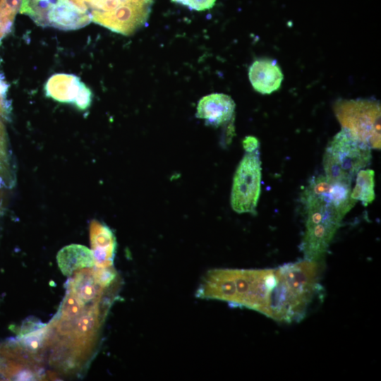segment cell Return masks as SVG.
<instances>
[{
	"label": "cell",
	"instance_id": "3957f363",
	"mask_svg": "<svg viewBox=\"0 0 381 381\" xmlns=\"http://www.w3.org/2000/svg\"><path fill=\"white\" fill-rule=\"evenodd\" d=\"M370 149L342 128L326 147L322 159L325 176L332 181L351 184L357 173L370 162Z\"/></svg>",
	"mask_w": 381,
	"mask_h": 381
},
{
	"label": "cell",
	"instance_id": "2e32d148",
	"mask_svg": "<svg viewBox=\"0 0 381 381\" xmlns=\"http://www.w3.org/2000/svg\"><path fill=\"white\" fill-rule=\"evenodd\" d=\"M50 325H44L33 331L19 334L18 343L32 356L41 353L49 345Z\"/></svg>",
	"mask_w": 381,
	"mask_h": 381
},
{
	"label": "cell",
	"instance_id": "603a6c76",
	"mask_svg": "<svg viewBox=\"0 0 381 381\" xmlns=\"http://www.w3.org/2000/svg\"><path fill=\"white\" fill-rule=\"evenodd\" d=\"M8 90V85L3 80L2 76L0 75V99L4 100L5 96Z\"/></svg>",
	"mask_w": 381,
	"mask_h": 381
},
{
	"label": "cell",
	"instance_id": "8992f818",
	"mask_svg": "<svg viewBox=\"0 0 381 381\" xmlns=\"http://www.w3.org/2000/svg\"><path fill=\"white\" fill-rule=\"evenodd\" d=\"M154 0H124L107 13H91L92 21L124 35L133 33L148 19Z\"/></svg>",
	"mask_w": 381,
	"mask_h": 381
},
{
	"label": "cell",
	"instance_id": "e0dca14e",
	"mask_svg": "<svg viewBox=\"0 0 381 381\" xmlns=\"http://www.w3.org/2000/svg\"><path fill=\"white\" fill-rule=\"evenodd\" d=\"M6 104L0 99V184L10 182L11 179L7 135L1 118L7 113Z\"/></svg>",
	"mask_w": 381,
	"mask_h": 381
},
{
	"label": "cell",
	"instance_id": "7c38bea8",
	"mask_svg": "<svg viewBox=\"0 0 381 381\" xmlns=\"http://www.w3.org/2000/svg\"><path fill=\"white\" fill-rule=\"evenodd\" d=\"M83 85L80 78L75 75L57 73L47 80L44 90L47 97L73 104Z\"/></svg>",
	"mask_w": 381,
	"mask_h": 381
},
{
	"label": "cell",
	"instance_id": "9c48e42d",
	"mask_svg": "<svg viewBox=\"0 0 381 381\" xmlns=\"http://www.w3.org/2000/svg\"><path fill=\"white\" fill-rule=\"evenodd\" d=\"M236 104L232 98L223 93H212L200 99L196 117L204 119L207 125L222 126L232 118Z\"/></svg>",
	"mask_w": 381,
	"mask_h": 381
},
{
	"label": "cell",
	"instance_id": "ffe728a7",
	"mask_svg": "<svg viewBox=\"0 0 381 381\" xmlns=\"http://www.w3.org/2000/svg\"><path fill=\"white\" fill-rule=\"evenodd\" d=\"M174 3H177L188 7L191 10L205 11L210 9L213 7L216 0H171Z\"/></svg>",
	"mask_w": 381,
	"mask_h": 381
},
{
	"label": "cell",
	"instance_id": "277c9868",
	"mask_svg": "<svg viewBox=\"0 0 381 381\" xmlns=\"http://www.w3.org/2000/svg\"><path fill=\"white\" fill-rule=\"evenodd\" d=\"M335 115L342 128L369 147L380 149V105L372 100H344L335 104Z\"/></svg>",
	"mask_w": 381,
	"mask_h": 381
},
{
	"label": "cell",
	"instance_id": "7a4b0ae2",
	"mask_svg": "<svg viewBox=\"0 0 381 381\" xmlns=\"http://www.w3.org/2000/svg\"><path fill=\"white\" fill-rule=\"evenodd\" d=\"M301 201L306 222L301 250L304 259L320 262L345 216L330 204L303 193Z\"/></svg>",
	"mask_w": 381,
	"mask_h": 381
},
{
	"label": "cell",
	"instance_id": "ac0fdd59",
	"mask_svg": "<svg viewBox=\"0 0 381 381\" xmlns=\"http://www.w3.org/2000/svg\"><path fill=\"white\" fill-rule=\"evenodd\" d=\"M85 306L73 291L68 289L56 317L64 320L74 319L83 312Z\"/></svg>",
	"mask_w": 381,
	"mask_h": 381
},
{
	"label": "cell",
	"instance_id": "44dd1931",
	"mask_svg": "<svg viewBox=\"0 0 381 381\" xmlns=\"http://www.w3.org/2000/svg\"><path fill=\"white\" fill-rule=\"evenodd\" d=\"M92 99V93L90 88L84 84L73 104L79 110H85L90 106Z\"/></svg>",
	"mask_w": 381,
	"mask_h": 381
},
{
	"label": "cell",
	"instance_id": "6da1fadb",
	"mask_svg": "<svg viewBox=\"0 0 381 381\" xmlns=\"http://www.w3.org/2000/svg\"><path fill=\"white\" fill-rule=\"evenodd\" d=\"M275 270L277 281L266 316L281 322H299L322 291L320 262L304 259Z\"/></svg>",
	"mask_w": 381,
	"mask_h": 381
},
{
	"label": "cell",
	"instance_id": "5bb4252c",
	"mask_svg": "<svg viewBox=\"0 0 381 381\" xmlns=\"http://www.w3.org/2000/svg\"><path fill=\"white\" fill-rule=\"evenodd\" d=\"M68 281V289L73 291L85 305L101 301L104 289L99 286L92 274V267L75 272Z\"/></svg>",
	"mask_w": 381,
	"mask_h": 381
},
{
	"label": "cell",
	"instance_id": "8fae6325",
	"mask_svg": "<svg viewBox=\"0 0 381 381\" xmlns=\"http://www.w3.org/2000/svg\"><path fill=\"white\" fill-rule=\"evenodd\" d=\"M248 78L254 90L261 94L269 95L280 87L284 75L274 61L265 59L252 64Z\"/></svg>",
	"mask_w": 381,
	"mask_h": 381
},
{
	"label": "cell",
	"instance_id": "30bf717a",
	"mask_svg": "<svg viewBox=\"0 0 381 381\" xmlns=\"http://www.w3.org/2000/svg\"><path fill=\"white\" fill-rule=\"evenodd\" d=\"M91 250L95 266H113L116 248V237L110 228L97 220H92L89 227Z\"/></svg>",
	"mask_w": 381,
	"mask_h": 381
},
{
	"label": "cell",
	"instance_id": "5b68a950",
	"mask_svg": "<svg viewBox=\"0 0 381 381\" xmlns=\"http://www.w3.org/2000/svg\"><path fill=\"white\" fill-rule=\"evenodd\" d=\"M262 167L260 152H246L235 172L231 205L237 213H255L260 195Z\"/></svg>",
	"mask_w": 381,
	"mask_h": 381
},
{
	"label": "cell",
	"instance_id": "d6986e66",
	"mask_svg": "<svg viewBox=\"0 0 381 381\" xmlns=\"http://www.w3.org/2000/svg\"><path fill=\"white\" fill-rule=\"evenodd\" d=\"M92 274L96 283L103 289L109 288L116 277L113 266L108 267H92Z\"/></svg>",
	"mask_w": 381,
	"mask_h": 381
},
{
	"label": "cell",
	"instance_id": "4fadbf2b",
	"mask_svg": "<svg viewBox=\"0 0 381 381\" xmlns=\"http://www.w3.org/2000/svg\"><path fill=\"white\" fill-rule=\"evenodd\" d=\"M56 261L61 272L67 277L78 270L95 266L92 250L80 244H71L61 248L56 255Z\"/></svg>",
	"mask_w": 381,
	"mask_h": 381
},
{
	"label": "cell",
	"instance_id": "9a60e30c",
	"mask_svg": "<svg viewBox=\"0 0 381 381\" xmlns=\"http://www.w3.org/2000/svg\"><path fill=\"white\" fill-rule=\"evenodd\" d=\"M356 175V185L351 192V197L366 207L375 198V171L370 169H361Z\"/></svg>",
	"mask_w": 381,
	"mask_h": 381
},
{
	"label": "cell",
	"instance_id": "cb8c5ba5",
	"mask_svg": "<svg viewBox=\"0 0 381 381\" xmlns=\"http://www.w3.org/2000/svg\"><path fill=\"white\" fill-rule=\"evenodd\" d=\"M69 1H71L72 3H73L75 6H77L78 7L81 8L82 10L90 12L87 7V6L85 5V2L83 1V0H69Z\"/></svg>",
	"mask_w": 381,
	"mask_h": 381
},
{
	"label": "cell",
	"instance_id": "ba28073f",
	"mask_svg": "<svg viewBox=\"0 0 381 381\" xmlns=\"http://www.w3.org/2000/svg\"><path fill=\"white\" fill-rule=\"evenodd\" d=\"M196 296L216 299L235 306L236 289L233 269H215L208 271L202 279Z\"/></svg>",
	"mask_w": 381,
	"mask_h": 381
},
{
	"label": "cell",
	"instance_id": "d4e9b609",
	"mask_svg": "<svg viewBox=\"0 0 381 381\" xmlns=\"http://www.w3.org/2000/svg\"><path fill=\"white\" fill-rule=\"evenodd\" d=\"M2 362L0 360V373L1 372V368H2Z\"/></svg>",
	"mask_w": 381,
	"mask_h": 381
},
{
	"label": "cell",
	"instance_id": "52a82bcc",
	"mask_svg": "<svg viewBox=\"0 0 381 381\" xmlns=\"http://www.w3.org/2000/svg\"><path fill=\"white\" fill-rule=\"evenodd\" d=\"M351 185L318 175L310 180L303 193L332 205L346 216L356 203V200L351 197Z\"/></svg>",
	"mask_w": 381,
	"mask_h": 381
},
{
	"label": "cell",
	"instance_id": "7402d4cb",
	"mask_svg": "<svg viewBox=\"0 0 381 381\" xmlns=\"http://www.w3.org/2000/svg\"><path fill=\"white\" fill-rule=\"evenodd\" d=\"M259 145L258 140L253 136H247L243 140V147L246 152H253L258 150Z\"/></svg>",
	"mask_w": 381,
	"mask_h": 381
}]
</instances>
